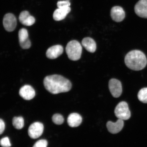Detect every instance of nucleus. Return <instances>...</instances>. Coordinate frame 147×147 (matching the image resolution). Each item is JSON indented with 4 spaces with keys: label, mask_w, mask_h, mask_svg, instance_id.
Segmentation results:
<instances>
[{
    "label": "nucleus",
    "mask_w": 147,
    "mask_h": 147,
    "mask_svg": "<svg viewBox=\"0 0 147 147\" xmlns=\"http://www.w3.org/2000/svg\"><path fill=\"white\" fill-rule=\"evenodd\" d=\"M44 85L46 90L53 94L67 92L70 90L71 83L61 75H54L44 79Z\"/></svg>",
    "instance_id": "1"
},
{
    "label": "nucleus",
    "mask_w": 147,
    "mask_h": 147,
    "mask_svg": "<svg viewBox=\"0 0 147 147\" xmlns=\"http://www.w3.org/2000/svg\"><path fill=\"white\" fill-rule=\"evenodd\" d=\"M125 63L128 68L134 71H140L146 67L147 60L146 55L142 51L134 50L127 54Z\"/></svg>",
    "instance_id": "2"
},
{
    "label": "nucleus",
    "mask_w": 147,
    "mask_h": 147,
    "mask_svg": "<svg viewBox=\"0 0 147 147\" xmlns=\"http://www.w3.org/2000/svg\"><path fill=\"white\" fill-rule=\"evenodd\" d=\"M66 53L70 60L77 61L81 57L82 47L76 40H72L67 43L66 47Z\"/></svg>",
    "instance_id": "3"
},
{
    "label": "nucleus",
    "mask_w": 147,
    "mask_h": 147,
    "mask_svg": "<svg viewBox=\"0 0 147 147\" xmlns=\"http://www.w3.org/2000/svg\"><path fill=\"white\" fill-rule=\"evenodd\" d=\"M116 117L123 120H128L131 117V113L127 103L121 102L116 107L115 110Z\"/></svg>",
    "instance_id": "4"
},
{
    "label": "nucleus",
    "mask_w": 147,
    "mask_h": 147,
    "mask_svg": "<svg viewBox=\"0 0 147 147\" xmlns=\"http://www.w3.org/2000/svg\"><path fill=\"white\" fill-rule=\"evenodd\" d=\"M3 24L5 30L7 32H13L17 25V20L15 16L11 13L5 14L3 18Z\"/></svg>",
    "instance_id": "5"
},
{
    "label": "nucleus",
    "mask_w": 147,
    "mask_h": 147,
    "mask_svg": "<svg viewBox=\"0 0 147 147\" xmlns=\"http://www.w3.org/2000/svg\"><path fill=\"white\" fill-rule=\"evenodd\" d=\"M44 130V125L41 123H33L29 127L28 134L31 138L36 139L42 135Z\"/></svg>",
    "instance_id": "6"
},
{
    "label": "nucleus",
    "mask_w": 147,
    "mask_h": 147,
    "mask_svg": "<svg viewBox=\"0 0 147 147\" xmlns=\"http://www.w3.org/2000/svg\"><path fill=\"white\" fill-rule=\"evenodd\" d=\"M109 88L111 94L115 98H118L122 94V84L119 80L117 79L113 78L109 80Z\"/></svg>",
    "instance_id": "7"
},
{
    "label": "nucleus",
    "mask_w": 147,
    "mask_h": 147,
    "mask_svg": "<svg viewBox=\"0 0 147 147\" xmlns=\"http://www.w3.org/2000/svg\"><path fill=\"white\" fill-rule=\"evenodd\" d=\"M110 16L113 21L116 22H120L125 17V13L122 7L115 6L111 8Z\"/></svg>",
    "instance_id": "8"
},
{
    "label": "nucleus",
    "mask_w": 147,
    "mask_h": 147,
    "mask_svg": "<svg viewBox=\"0 0 147 147\" xmlns=\"http://www.w3.org/2000/svg\"><path fill=\"white\" fill-rule=\"evenodd\" d=\"M18 38L21 47L24 49L30 48L31 46L30 40L29 39L27 29L22 28L18 32Z\"/></svg>",
    "instance_id": "9"
},
{
    "label": "nucleus",
    "mask_w": 147,
    "mask_h": 147,
    "mask_svg": "<svg viewBox=\"0 0 147 147\" xmlns=\"http://www.w3.org/2000/svg\"><path fill=\"white\" fill-rule=\"evenodd\" d=\"M134 10L139 17L147 18V0H139L135 5Z\"/></svg>",
    "instance_id": "10"
},
{
    "label": "nucleus",
    "mask_w": 147,
    "mask_h": 147,
    "mask_svg": "<svg viewBox=\"0 0 147 147\" xmlns=\"http://www.w3.org/2000/svg\"><path fill=\"white\" fill-rule=\"evenodd\" d=\"M19 94L24 100H30L35 96L36 93L34 88L32 86L26 85L20 89Z\"/></svg>",
    "instance_id": "11"
},
{
    "label": "nucleus",
    "mask_w": 147,
    "mask_h": 147,
    "mask_svg": "<svg viewBox=\"0 0 147 147\" xmlns=\"http://www.w3.org/2000/svg\"><path fill=\"white\" fill-rule=\"evenodd\" d=\"M63 51V47L61 45H54L47 49L46 52V56L49 59H54L61 55Z\"/></svg>",
    "instance_id": "12"
},
{
    "label": "nucleus",
    "mask_w": 147,
    "mask_h": 147,
    "mask_svg": "<svg viewBox=\"0 0 147 147\" xmlns=\"http://www.w3.org/2000/svg\"><path fill=\"white\" fill-rule=\"evenodd\" d=\"M123 120L118 119L115 122L108 121L107 123V127L110 133L113 134H117L120 132L123 127Z\"/></svg>",
    "instance_id": "13"
},
{
    "label": "nucleus",
    "mask_w": 147,
    "mask_h": 147,
    "mask_svg": "<svg viewBox=\"0 0 147 147\" xmlns=\"http://www.w3.org/2000/svg\"><path fill=\"white\" fill-rule=\"evenodd\" d=\"M20 22L26 26H30L35 22V18L31 16L28 11H24L20 13L19 16Z\"/></svg>",
    "instance_id": "14"
},
{
    "label": "nucleus",
    "mask_w": 147,
    "mask_h": 147,
    "mask_svg": "<svg viewBox=\"0 0 147 147\" xmlns=\"http://www.w3.org/2000/svg\"><path fill=\"white\" fill-rule=\"evenodd\" d=\"M71 10L70 7L58 8L54 11L53 14V18L56 21H61L66 18Z\"/></svg>",
    "instance_id": "15"
},
{
    "label": "nucleus",
    "mask_w": 147,
    "mask_h": 147,
    "mask_svg": "<svg viewBox=\"0 0 147 147\" xmlns=\"http://www.w3.org/2000/svg\"><path fill=\"white\" fill-rule=\"evenodd\" d=\"M82 121L81 116L76 113L70 114L67 119V123L71 127H76L80 126Z\"/></svg>",
    "instance_id": "16"
},
{
    "label": "nucleus",
    "mask_w": 147,
    "mask_h": 147,
    "mask_svg": "<svg viewBox=\"0 0 147 147\" xmlns=\"http://www.w3.org/2000/svg\"><path fill=\"white\" fill-rule=\"evenodd\" d=\"M82 45L89 52L93 53L96 49V42L92 38L90 37L84 38L82 41Z\"/></svg>",
    "instance_id": "17"
},
{
    "label": "nucleus",
    "mask_w": 147,
    "mask_h": 147,
    "mask_svg": "<svg viewBox=\"0 0 147 147\" xmlns=\"http://www.w3.org/2000/svg\"><path fill=\"white\" fill-rule=\"evenodd\" d=\"M13 126L16 129H21L24 126V119L21 117H14L12 120Z\"/></svg>",
    "instance_id": "18"
},
{
    "label": "nucleus",
    "mask_w": 147,
    "mask_h": 147,
    "mask_svg": "<svg viewBox=\"0 0 147 147\" xmlns=\"http://www.w3.org/2000/svg\"><path fill=\"white\" fill-rule=\"evenodd\" d=\"M139 100L144 103H147V87L141 89L138 94Z\"/></svg>",
    "instance_id": "19"
},
{
    "label": "nucleus",
    "mask_w": 147,
    "mask_h": 147,
    "mask_svg": "<svg viewBox=\"0 0 147 147\" xmlns=\"http://www.w3.org/2000/svg\"><path fill=\"white\" fill-rule=\"evenodd\" d=\"M52 121L55 124L60 125L63 123L64 119L63 117L61 115L56 114L53 115Z\"/></svg>",
    "instance_id": "20"
},
{
    "label": "nucleus",
    "mask_w": 147,
    "mask_h": 147,
    "mask_svg": "<svg viewBox=\"0 0 147 147\" xmlns=\"http://www.w3.org/2000/svg\"><path fill=\"white\" fill-rule=\"evenodd\" d=\"M1 146L3 147H9L11 146L9 138L5 137L3 138L1 140Z\"/></svg>",
    "instance_id": "21"
},
{
    "label": "nucleus",
    "mask_w": 147,
    "mask_h": 147,
    "mask_svg": "<svg viewBox=\"0 0 147 147\" xmlns=\"http://www.w3.org/2000/svg\"><path fill=\"white\" fill-rule=\"evenodd\" d=\"M47 141L46 140H40L35 143L33 147H47Z\"/></svg>",
    "instance_id": "22"
},
{
    "label": "nucleus",
    "mask_w": 147,
    "mask_h": 147,
    "mask_svg": "<svg viewBox=\"0 0 147 147\" xmlns=\"http://www.w3.org/2000/svg\"><path fill=\"white\" fill-rule=\"evenodd\" d=\"M71 3L69 1H60L57 3V6L58 8H65L70 6Z\"/></svg>",
    "instance_id": "23"
},
{
    "label": "nucleus",
    "mask_w": 147,
    "mask_h": 147,
    "mask_svg": "<svg viewBox=\"0 0 147 147\" xmlns=\"http://www.w3.org/2000/svg\"><path fill=\"white\" fill-rule=\"evenodd\" d=\"M0 126H1V128H0V134H2L4 131L5 125L4 121L1 119H0Z\"/></svg>",
    "instance_id": "24"
},
{
    "label": "nucleus",
    "mask_w": 147,
    "mask_h": 147,
    "mask_svg": "<svg viewBox=\"0 0 147 147\" xmlns=\"http://www.w3.org/2000/svg\"><path fill=\"white\" fill-rule=\"evenodd\" d=\"M65 1H70V0H65Z\"/></svg>",
    "instance_id": "25"
}]
</instances>
